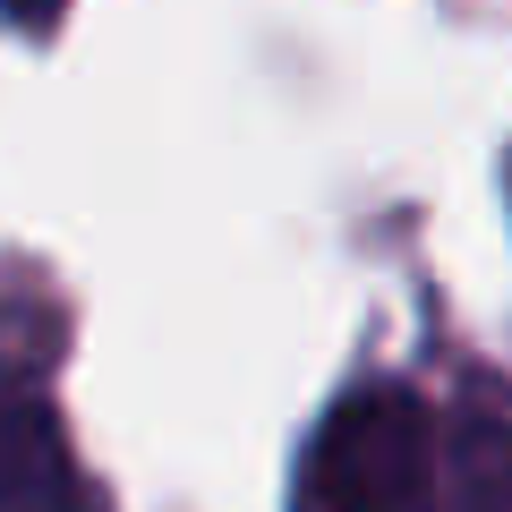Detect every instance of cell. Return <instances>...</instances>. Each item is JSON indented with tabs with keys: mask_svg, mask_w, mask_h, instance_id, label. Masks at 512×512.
Wrapping results in <instances>:
<instances>
[{
	"mask_svg": "<svg viewBox=\"0 0 512 512\" xmlns=\"http://www.w3.org/2000/svg\"><path fill=\"white\" fill-rule=\"evenodd\" d=\"M0 9H9V18H26V26H52L69 0H0Z\"/></svg>",
	"mask_w": 512,
	"mask_h": 512,
	"instance_id": "277c9868",
	"label": "cell"
},
{
	"mask_svg": "<svg viewBox=\"0 0 512 512\" xmlns=\"http://www.w3.org/2000/svg\"><path fill=\"white\" fill-rule=\"evenodd\" d=\"M436 410L402 384H359L325 410L299 461V512H419L436 478Z\"/></svg>",
	"mask_w": 512,
	"mask_h": 512,
	"instance_id": "6da1fadb",
	"label": "cell"
},
{
	"mask_svg": "<svg viewBox=\"0 0 512 512\" xmlns=\"http://www.w3.org/2000/svg\"><path fill=\"white\" fill-rule=\"evenodd\" d=\"M0 512H86V478L35 393H0Z\"/></svg>",
	"mask_w": 512,
	"mask_h": 512,
	"instance_id": "7a4b0ae2",
	"label": "cell"
},
{
	"mask_svg": "<svg viewBox=\"0 0 512 512\" xmlns=\"http://www.w3.org/2000/svg\"><path fill=\"white\" fill-rule=\"evenodd\" d=\"M419 512H512V419L436 427V478Z\"/></svg>",
	"mask_w": 512,
	"mask_h": 512,
	"instance_id": "3957f363",
	"label": "cell"
}]
</instances>
